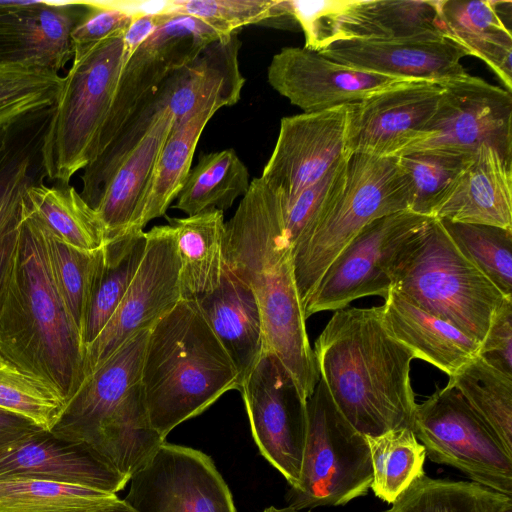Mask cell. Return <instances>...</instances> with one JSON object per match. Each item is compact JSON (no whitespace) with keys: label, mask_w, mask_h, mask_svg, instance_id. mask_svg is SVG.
Here are the masks:
<instances>
[{"label":"cell","mask_w":512,"mask_h":512,"mask_svg":"<svg viewBox=\"0 0 512 512\" xmlns=\"http://www.w3.org/2000/svg\"><path fill=\"white\" fill-rule=\"evenodd\" d=\"M240 46L237 33L218 38L165 80L167 107L174 122L189 117L203 105L220 109L239 101L245 84L239 67Z\"/></svg>","instance_id":"603a6c76"},{"label":"cell","mask_w":512,"mask_h":512,"mask_svg":"<svg viewBox=\"0 0 512 512\" xmlns=\"http://www.w3.org/2000/svg\"><path fill=\"white\" fill-rule=\"evenodd\" d=\"M440 84L426 136L400 155L423 150L475 154L488 145L512 162L511 92L468 73Z\"/></svg>","instance_id":"7c38bea8"},{"label":"cell","mask_w":512,"mask_h":512,"mask_svg":"<svg viewBox=\"0 0 512 512\" xmlns=\"http://www.w3.org/2000/svg\"><path fill=\"white\" fill-rule=\"evenodd\" d=\"M0 353L53 386L66 404L84 380L85 345L57 288L45 226L24 194L18 241L0 293Z\"/></svg>","instance_id":"7a4b0ae2"},{"label":"cell","mask_w":512,"mask_h":512,"mask_svg":"<svg viewBox=\"0 0 512 512\" xmlns=\"http://www.w3.org/2000/svg\"><path fill=\"white\" fill-rule=\"evenodd\" d=\"M502 512H512V505L506 507Z\"/></svg>","instance_id":"680465c9"},{"label":"cell","mask_w":512,"mask_h":512,"mask_svg":"<svg viewBox=\"0 0 512 512\" xmlns=\"http://www.w3.org/2000/svg\"><path fill=\"white\" fill-rule=\"evenodd\" d=\"M173 122L168 107L162 109L105 185L95 210L105 226L108 241L130 230H139L156 161Z\"/></svg>","instance_id":"cb8c5ba5"},{"label":"cell","mask_w":512,"mask_h":512,"mask_svg":"<svg viewBox=\"0 0 512 512\" xmlns=\"http://www.w3.org/2000/svg\"><path fill=\"white\" fill-rule=\"evenodd\" d=\"M239 388L237 371L196 302L180 300L150 328L140 391L162 438Z\"/></svg>","instance_id":"277c9868"},{"label":"cell","mask_w":512,"mask_h":512,"mask_svg":"<svg viewBox=\"0 0 512 512\" xmlns=\"http://www.w3.org/2000/svg\"><path fill=\"white\" fill-rule=\"evenodd\" d=\"M33 479L117 494L128 478L87 444L40 430L0 454V480Z\"/></svg>","instance_id":"44dd1931"},{"label":"cell","mask_w":512,"mask_h":512,"mask_svg":"<svg viewBox=\"0 0 512 512\" xmlns=\"http://www.w3.org/2000/svg\"><path fill=\"white\" fill-rule=\"evenodd\" d=\"M408 180L396 157L352 153L343 187L325 216L292 250L302 309L330 264L370 222L409 209Z\"/></svg>","instance_id":"ba28073f"},{"label":"cell","mask_w":512,"mask_h":512,"mask_svg":"<svg viewBox=\"0 0 512 512\" xmlns=\"http://www.w3.org/2000/svg\"><path fill=\"white\" fill-rule=\"evenodd\" d=\"M167 13L197 18L222 36L268 19L296 22L289 0H171Z\"/></svg>","instance_id":"f6af8a7d"},{"label":"cell","mask_w":512,"mask_h":512,"mask_svg":"<svg viewBox=\"0 0 512 512\" xmlns=\"http://www.w3.org/2000/svg\"><path fill=\"white\" fill-rule=\"evenodd\" d=\"M392 287L480 344L498 308L512 298L459 251L436 218H429L401 251Z\"/></svg>","instance_id":"8992f818"},{"label":"cell","mask_w":512,"mask_h":512,"mask_svg":"<svg viewBox=\"0 0 512 512\" xmlns=\"http://www.w3.org/2000/svg\"><path fill=\"white\" fill-rule=\"evenodd\" d=\"M29 154H6L0 164V226L19 206L26 187L32 182Z\"/></svg>","instance_id":"f907efd6"},{"label":"cell","mask_w":512,"mask_h":512,"mask_svg":"<svg viewBox=\"0 0 512 512\" xmlns=\"http://www.w3.org/2000/svg\"><path fill=\"white\" fill-rule=\"evenodd\" d=\"M24 198L49 232L69 246L91 252L108 242L105 226L97 211L75 187L31 182L25 189Z\"/></svg>","instance_id":"4dcf8cb0"},{"label":"cell","mask_w":512,"mask_h":512,"mask_svg":"<svg viewBox=\"0 0 512 512\" xmlns=\"http://www.w3.org/2000/svg\"><path fill=\"white\" fill-rule=\"evenodd\" d=\"M267 80L304 113L356 104L404 81L350 67L306 47H285L276 53Z\"/></svg>","instance_id":"d6986e66"},{"label":"cell","mask_w":512,"mask_h":512,"mask_svg":"<svg viewBox=\"0 0 512 512\" xmlns=\"http://www.w3.org/2000/svg\"><path fill=\"white\" fill-rule=\"evenodd\" d=\"M117 499V494L68 483L0 480V512H92Z\"/></svg>","instance_id":"f35d334b"},{"label":"cell","mask_w":512,"mask_h":512,"mask_svg":"<svg viewBox=\"0 0 512 512\" xmlns=\"http://www.w3.org/2000/svg\"><path fill=\"white\" fill-rule=\"evenodd\" d=\"M167 99L163 82L138 105L107 147L85 167L80 194L91 207L95 209L113 172L144 137L159 112L167 107Z\"/></svg>","instance_id":"60d3db41"},{"label":"cell","mask_w":512,"mask_h":512,"mask_svg":"<svg viewBox=\"0 0 512 512\" xmlns=\"http://www.w3.org/2000/svg\"><path fill=\"white\" fill-rule=\"evenodd\" d=\"M512 497L473 481L434 479L425 474L383 512H502Z\"/></svg>","instance_id":"e575fe53"},{"label":"cell","mask_w":512,"mask_h":512,"mask_svg":"<svg viewBox=\"0 0 512 512\" xmlns=\"http://www.w3.org/2000/svg\"><path fill=\"white\" fill-rule=\"evenodd\" d=\"M448 384L459 391L512 454V376L477 355L449 377Z\"/></svg>","instance_id":"d590c367"},{"label":"cell","mask_w":512,"mask_h":512,"mask_svg":"<svg viewBox=\"0 0 512 512\" xmlns=\"http://www.w3.org/2000/svg\"><path fill=\"white\" fill-rule=\"evenodd\" d=\"M180 261L181 300L198 301L214 291L224 268L223 211L206 210L183 218H168Z\"/></svg>","instance_id":"f1b7e54d"},{"label":"cell","mask_w":512,"mask_h":512,"mask_svg":"<svg viewBox=\"0 0 512 512\" xmlns=\"http://www.w3.org/2000/svg\"><path fill=\"white\" fill-rule=\"evenodd\" d=\"M123 34L73 55L72 65L43 134L40 154L45 176L61 186L96 157L120 73L130 58Z\"/></svg>","instance_id":"52a82bcc"},{"label":"cell","mask_w":512,"mask_h":512,"mask_svg":"<svg viewBox=\"0 0 512 512\" xmlns=\"http://www.w3.org/2000/svg\"><path fill=\"white\" fill-rule=\"evenodd\" d=\"M29 3H30V1H18V0H16V1H11V0L0 1V14L10 11V10H14V9L23 7Z\"/></svg>","instance_id":"9f6ffc18"},{"label":"cell","mask_w":512,"mask_h":512,"mask_svg":"<svg viewBox=\"0 0 512 512\" xmlns=\"http://www.w3.org/2000/svg\"><path fill=\"white\" fill-rule=\"evenodd\" d=\"M319 52L356 69L404 80L443 83L467 73L461 64L466 51L442 35L341 40Z\"/></svg>","instance_id":"ffe728a7"},{"label":"cell","mask_w":512,"mask_h":512,"mask_svg":"<svg viewBox=\"0 0 512 512\" xmlns=\"http://www.w3.org/2000/svg\"><path fill=\"white\" fill-rule=\"evenodd\" d=\"M263 512H302V510H295L289 506L284 508H277L274 506L267 507ZM310 512V511H307Z\"/></svg>","instance_id":"6f0895ef"},{"label":"cell","mask_w":512,"mask_h":512,"mask_svg":"<svg viewBox=\"0 0 512 512\" xmlns=\"http://www.w3.org/2000/svg\"><path fill=\"white\" fill-rule=\"evenodd\" d=\"M284 212L281 193L261 176L254 178L225 223L224 263L255 296L265 352L279 359L307 401L319 376L296 286Z\"/></svg>","instance_id":"6da1fadb"},{"label":"cell","mask_w":512,"mask_h":512,"mask_svg":"<svg viewBox=\"0 0 512 512\" xmlns=\"http://www.w3.org/2000/svg\"><path fill=\"white\" fill-rule=\"evenodd\" d=\"M429 217L409 210L366 225L330 264L303 307L307 319L322 311L346 308L366 296L386 298L397 259Z\"/></svg>","instance_id":"8fae6325"},{"label":"cell","mask_w":512,"mask_h":512,"mask_svg":"<svg viewBox=\"0 0 512 512\" xmlns=\"http://www.w3.org/2000/svg\"><path fill=\"white\" fill-rule=\"evenodd\" d=\"M129 482L135 512H237L212 459L191 447L164 441Z\"/></svg>","instance_id":"9a60e30c"},{"label":"cell","mask_w":512,"mask_h":512,"mask_svg":"<svg viewBox=\"0 0 512 512\" xmlns=\"http://www.w3.org/2000/svg\"><path fill=\"white\" fill-rule=\"evenodd\" d=\"M66 406L49 383L26 372L0 353V408L50 431Z\"/></svg>","instance_id":"ee69618b"},{"label":"cell","mask_w":512,"mask_h":512,"mask_svg":"<svg viewBox=\"0 0 512 512\" xmlns=\"http://www.w3.org/2000/svg\"><path fill=\"white\" fill-rule=\"evenodd\" d=\"M431 35H442L439 0H350L339 18L337 41Z\"/></svg>","instance_id":"f546056e"},{"label":"cell","mask_w":512,"mask_h":512,"mask_svg":"<svg viewBox=\"0 0 512 512\" xmlns=\"http://www.w3.org/2000/svg\"><path fill=\"white\" fill-rule=\"evenodd\" d=\"M149 330L129 338L83 381L50 430L87 444L128 479L165 441L152 428L140 391Z\"/></svg>","instance_id":"5b68a950"},{"label":"cell","mask_w":512,"mask_h":512,"mask_svg":"<svg viewBox=\"0 0 512 512\" xmlns=\"http://www.w3.org/2000/svg\"><path fill=\"white\" fill-rule=\"evenodd\" d=\"M40 430L44 429L24 417L0 408V454Z\"/></svg>","instance_id":"816d5d0a"},{"label":"cell","mask_w":512,"mask_h":512,"mask_svg":"<svg viewBox=\"0 0 512 512\" xmlns=\"http://www.w3.org/2000/svg\"><path fill=\"white\" fill-rule=\"evenodd\" d=\"M133 15L118 2L88 1L87 10L71 33L73 55L117 34L126 32Z\"/></svg>","instance_id":"c3c4849f"},{"label":"cell","mask_w":512,"mask_h":512,"mask_svg":"<svg viewBox=\"0 0 512 512\" xmlns=\"http://www.w3.org/2000/svg\"><path fill=\"white\" fill-rule=\"evenodd\" d=\"M196 304L231 359L241 385L265 352L262 318L253 292L224 263L218 287Z\"/></svg>","instance_id":"4316f807"},{"label":"cell","mask_w":512,"mask_h":512,"mask_svg":"<svg viewBox=\"0 0 512 512\" xmlns=\"http://www.w3.org/2000/svg\"><path fill=\"white\" fill-rule=\"evenodd\" d=\"M319 380L362 435L412 429L415 354L386 332L381 306L336 310L314 344Z\"/></svg>","instance_id":"3957f363"},{"label":"cell","mask_w":512,"mask_h":512,"mask_svg":"<svg viewBox=\"0 0 512 512\" xmlns=\"http://www.w3.org/2000/svg\"><path fill=\"white\" fill-rule=\"evenodd\" d=\"M45 229L57 288L84 342L90 304L104 263V247L97 251H82L57 239L46 226Z\"/></svg>","instance_id":"ab89813d"},{"label":"cell","mask_w":512,"mask_h":512,"mask_svg":"<svg viewBox=\"0 0 512 512\" xmlns=\"http://www.w3.org/2000/svg\"><path fill=\"white\" fill-rule=\"evenodd\" d=\"M21 208L22 200L13 214L0 226V293L11 266L18 241Z\"/></svg>","instance_id":"f5cc1de1"},{"label":"cell","mask_w":512,"mask_h":512,"mask_svg":"<svg viewBox=\"0 0 512 512\" xmlns=\"http://www.w3.org/2000/svg\"><path fill=\"white\" fill-rule=\"evenodd\" d=\"M145 245V232L130 230L104 246V263L85 326V350L119 306L142 260Z\"/></svg>","instance_id":"836d02e7"},{"label":"cell","mask_w":512,"mask_h":512,"mask_svg":"<svg viewBox=\"0 0 512 512\" xmlns=\"http://www.w3.org/2000/svg\"><path fill=\"white\" fill-rule=\"evenodd\" d=\"M412 430L431 461L512 497V454L456 388L447 383L416 404Z\"/></svg>","instance_id":"30bf717a"},{"label":"cell","mask_w":512,"mask_h":512,"mask_svg":"<svg viewBox=\"0 0 512 512\" xmlns=\"http://www.w3.org/2000/svg\"><path fill=\"white\" fill-rule=\"evenodd\" d=\"M442 90L437 82L404 80L354 104L349 151L399 156L426 136Z\"/></svg>","instance_id":"ac0fdd59"},{"label":"cell","mask_w":512,"mask_h":512,"mask_svg":"<svg viewBox=\"0 0 512 512\" xmlns=\"http://www.w3.org/2000/svg\"><path fill=\"white\" fill-rule=\"evenodd\" d=\"M249 187V171L233 149L201 154L190 169L174 208L188 216L211 209L224 211Z\"/></svg>","instance_id":"d6a6232c"},{"label":"cell","mask_w":512,"mask_h":512,"mask_svg":"<svg viewBox=\"0 0 512 512\" xmlns=\"http://www.w3.org/2000/svg\"><path fill=\"white\" fill-rule=\"evenodd\" d=\"M442 35L483 60L512 89V35L496 1L439 0Z\"/></svg>","instance_id":"83f0119b"},{"label":"cell","mask_w":512,"mask_h":512,"mask_svg":"<svg viewBox=\"0 0 512 512\" xmlns=\"http://www.w3.org/2000/svg\"><path fill=\"white\" fill-rule=\"evenodd\" d=\"M292 16L305 36L304 47L322 51L337 41L338 22L350 0H289Z\"/></svg>","instance_id":"7dc6e473"},{"label":"cell","mask_w":512,"mask_h":512,"mask_svg":"<svg viewBox=\"0 0 512 512\" xmlns=\"http://www.w3.org/2000/svg\"><path fill=\"white\" fill-rule=\"evenodd\" d=\"M383 326L393 339L449 377L479 353L480 343L447 321L421 309L393 287L381 306Z\"/></svg>","instance_id":"d4e9b609"},{"label":"cell","mask_w":512,"mask_h":512,"mask_svg":"<svg viewBox=\"0 0 512 512\" xmlns=\"http://www.w3.org/2000/svg\"><path fill=\"white\" fill-rule=\"evenodd\" d=\"M9 128L0 129V164L8 153Z\"/></svg>","instance_id":"11a10c76"},{"label":"cell","mask_w":512,"mask_h":512,"mask_svg":"<svg viewBox=\"0 0 512 512\" xmlns=\"http://www.w3.org/2000/svg\"><path fill=\"white\" fill-rule=\"evenodd\" d=\"M92 512H135L124 499L118 498L113 503Z\"/></svg>","instance_id":"db71d44e"},{"label":"cell","mask_w":512,"mask_h":512,"mask_svg":"<svg viewBox=\"0 0 512 512\" xmlns=\"http://www.w3.org/2000/svg\"><path fill=\"white\" fill-rule=\"evenodd\" d=\"M475 154L423 150L397 156L410 190L409 211L432 218Z\"/></svg>","instance_id":"74e56055"},{"label":"cell","mask_w":512,"mask_h":512,"mask_svg":"<svg viewBox=\"0 0 512 512\" xmlns=\"http://www.w3.org/2000/svg\"><path fill=\"white\" fill-rule=\"evenodd\" d=\"M432 218L512 230V162L482 145Z\"/></svg>","instance_id":"484cf974"},{"label":"cell","mask_w":512,"mask_h":512,"mask_svg":"<svg viewBox=\"0 0 512 512\" xmlns=\"http://www.w3.org/2000/svg\"><path fill=\"white\" fill-rule=\"evenodd\" d=\"M239 391L260 453L294 487L307 435L306 401L279 359L269 352L263 353Z\"/></svg>","instance_id":"5bb4252c"},{"label":"cell","mask_w":512,"mask_h":512,"mask_svg":"<svg viewBox=\"0 0 512 512\" xmlns=\"http://www.w3.org/2000/svg\"><path fill=\"white\" fill-rule=\"evenodd\" d=\"M348 158L302 191L285 209V230L292 250L307 238L336 200L344 184Z\"/></svg>","instance_id":"bcb514c9"},{"label":"cell","mask_w":512,"mask_h":512,"mask_svg":"<svg viewBox=\"0 0 512 512\" xmlns=\"http://www.w3.org/2000/svg\"><path fill=\"white\" fill-rule=\"evenodd\" d=\"M353 106L283 117L261 177L277 189L288 208L299 194L348 158Z\"/></svg>","instance_id":"2e32d148"},{"label":"cell","mask_w":512,"mask_h":512,"mask_svg":"<svg viewBox=\"0 0 512 512\" xmlns=\"http://www.w3.org/2000/svg\"><path fill=\"white\" fill-rule=\"evenodd\" d=\"M219 109L203 105L189 117L173 122L156 161L151 187L138 222L143 230L148 222L165 215L182 189L191 169L199 138L213 115Z\"/></svg>","instance_id":"1f68e13d"},{"label":"cell","mask_w":512,"mask_h":512,"mask_svg":"<svg viewBox=\"0 0 512 512\" xmlns=\"http://www.w3.org/2000/svg\"><path fill=\"white\" fill-rule=\"evenodd\" d=\"M62 84L59 73L0 61V129L53 107Z\"/></svg>","instance_id":"b9f144b4"},{"label":"cell","mask_w":512,"mask_h":512,"mask_svg":"<svg viewBox=\"0 0 512 512\" xmlns=\"http://www.w3.org/2000/svg\"><path fill=\"white\" fill-rule=\"evenodd\" d=\"M145 235L144 255L124 297L99 336L86 347L84 380L124 342L150 329L181 300L173 228L154 226Z\"/></svg>","instance_id":"4fadbf2b"},{"label":"cell","mask_w":512,"mask_h":512,"mask_svg":"<svg viewBox=\"0 0 512 512\" xmlns=\"http://www.w3.org/2000/svg\"><path fill=\"white\" fill-rule=\"evenodd\" d=\"M221 37L197 18L171 13L126 61L99 137L96 157L146 97L173 72L192 61L207 44Z\"/></svg>","instance_id":"e0dca14e"},{"label":"cell","mask_w":512,"mask_h":512,"mask_svg":"<svg viewBox=\"0 0 512 512\" xmlns=\"http://www.w3.org/2000/svg\"><path fill=\"white\" fill-rule=\"evenodd\" d=\"M478 355L512 376V298H506L494 314Z\"/></svg>","instance_id":"681fc988"},{"label":"cell","mask_w":512,"mask_h":512,"mask_svg":"<svg viewBox=\"0 0 512 512\" xmlns=\"http://www.w3.org/2000/svg\"><path fill=\"white\" fill-rule=\"evenodd\" d=\"M371 457L374 495L389 504L425 474L426 450L412 429L400 428L365 436Z\"/></svg>","instance_id":"8d00e7d4"},{"label":"cell","mask_w":512,"mask_h":512,"mask_svg":"<svg viewBox=\"0 0 512 512\" xmlns=\"http://www.w3.org/2000/svg\"><path fill=\"white\" fill-rule=\"evenodd\" d=\"M88 1H36L0 14V61L58 73L73 58L71 33Z\"/></svg>","instance_id":"7402d4cb"},{"label":"cell","mask_w":512,"mask_h":512,"mask_svg":"<svg viewBox=\"0 0 512 512\" xmlns=\"http://www.w3.org/2000/svg\"><path fill=\"white\" fill-rule=\"evenodd\" d=\"M441 222L459 251L505 297H512V230L489 225Z\"/></svg>","instance_id":"7bdbcfd3"},{"label":"cell","mask_w":512,"mask_h":512,"mask_svg":"<svg viewBox=\"0 0 512 512\" xmlns=\"http://www.w3.org/2000/svg\"><path fill=\"white\" fill-rule=\"evenodd\" d=\"M307 435L298 483L287 493L295 510L342 506L372 483L366 437L340 413L321 380L306 401Z\"/></svg>","instance_id":"9c48e42d"}]
</instances>
